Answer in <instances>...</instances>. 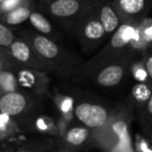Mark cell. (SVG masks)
<instances>
[{
    "mask_svg": "<svg viewBox=\"0 0 152 152\" xmlns=\"http://www.w3.org/2000/svg\"><path fill=\"white\" fill-rule=\"evenodd\" d=\"M34 46L41 54L48 58H52L57 54V47L55 46V44L43 37H38L34 40Z\"/></svg>",
    "mask_w": 152,
    "mask_h": 152,
    "instance_id": "6",
    "label": "cell"
},
{
    "mask_svg": "<svg viewBox=\"0 0 152 152\" xmlns=\"http://www.w3.org/2000/svg\"><path fill=\"white\" fill-rule=\"evenodd\" d=\"M20 2V0H5L2 3V7L4 10H12L14 7H16V5H18Z\"/></svg>",
    "mask_w": 152,
    "mask_h": 152,
    "instance_id": "19",
    "label": "cell"
},
{
    "mask_svg": "<svg viewBox=\"0 0 152 152\" xmlns=\"http://www.w3.org/2000/svg\"><path fill=\"white\" fill-rule=\"evenodd\" d=\"M25 106V99L20 94L11 93L5 95L0 101V110H2L3 114H7L9 116L17 115Z\"/></svg>",
    "mask_w": 152,
    "mask_h": 152,
    "instance_id": "2",
    "label": "cell"
},
{
    "mask_svg": "<svg viewBox=\"0 0 152 152\" xmlns=\"http://www.w3.org/2000/svg\"><path fill=\"white\" fill-rule=\"evenodd\" d=\"M12 41H13V36H12L11 31L4 26L0 25V45L7 46L11 44Z\"/></svg>",
    "mask_w": 152,
    "mask_h": 152,
    "instance_id": "18",
    "label": "cell"
},
{
    "mask_svg": "<svg viewBox=\"0 0 152 152\" xmlns=\"http://www.w3.org/2000/svg\"><path fill=\"white\" fill-rule=\"evenodd\" d=\"M9 122V115L7 114H2L0 115V128H4L5 124Z\"/></svg>",
    "mask_w": 152,
    "mask_h": 152,
    "instance_id": "21",
    "label": "cell"
},
{
    "mask_svg": "<svg viewBox=\"0 0 152 152\" xmlns=\"http://www.w3.org/2000/svg\"><path fill=\"white\" fill-rule=\"evenodd\" d=\"M28 16H29L28 10L19 9V10H17V11L13 12V13L9 16L7 21H9V23H11V24H18V23H21V22H23L24 20L27 19Z\"/></svg>",
    "mask_w": 152,
    "mask_h": 152,
    "instance_id": "13",
    "label": "cell"
},
{
    "mask_svg": "<svg viewBox=\"0 0 152 152\" xmlns=\"http://www.w3.org/2000/svg\"><path fill=\"white\" fill-rule=\"evenodd\" d=\"M38 127H39L40 129H46V128H47L46 124H45L44 121H43L42 119H40V120L38 121Z\"/></svg>",
    "mask_w": 152,
    "mask_h": 152,
    "instance_id": "23",
    "label": "cell"
},
{
    "mask_svg": "<svg viewBox=\"0 0 152 152\" xmlns=\"http://www.w3.org/2000/svg\"><path fill=\"white\" fill-rule=\"evenodd\" d=\"M78 10V2L76 0H57L51 5V12L56 16L73 15Z\"/></svg>",
    "mask_w": 152,
    "mask_h": 152,
    "instance_id": "4",
    "label": "cell"
},
{
    "mask_svg": "<svg viewBox=\"0 0 152 152\" xmlns=\"http://www.w3.org/2000/svg\"><path fill=\"white\" fill-rule=\"evenodd\" d=\"M120 3L126 13L137 14L144 7L145 0H121Z\"/></svg>",
    "mask_w": 152,
    "mask_h": 152,
    "instance_id": "8",
    "label": "cell"
},
{
    "mask_svg": "<svg viewBox=\"0 0 152 152\" xmlns=\"http://www.w3.org/2000/svg\"><path fill=\"white\" fill-rule=\"evenodd\" d=\"M137 76L139 77L140 79H144V76H145V73H144L143 71H139L137 74Z\"/></svg>",
    "mask_w": 152,
    "mask_h": 152,
    "instance_id": "25",
    "label": "cell"
},
{
    "mask_svg": "<svg viewBox=\"0 0 152 152\" xmlns=\"http://www.w3.org/2000/svg\"><path fill=\"white\" fill-rule=\"evenodd\" d=\"M0 86L5 91H14V89H15V78H14V76L9 73L0 74Z\"/></svg>",
    "mask_w": 152,
    "mask_h": 152,
    "instance_id": "14",
    "label": "cell"
},
{
    "mask_svg": "<svg viewBox=\"0 0 152 152\" xmlns=\"http://www.w3.org/2000/svg\"><path fill=\"white\" fill-rule=\"evenodd\" d=\"M135 30L132 27L127 25H123L119 28L112 40V45L114 47H122L126 45L130 40H132L135 37Z\"/></svg>",
    "mask_w": 152,
    "mask_h": 152,
    "instance_id": "5",
    "label": "cell"
},
{
    "mask_svg": "<svg viewBox=\"0 0 152 152\" xmlns=\"http://www.w3.org/2000/svg\"><path fill=\"white\" fill-rule=\"evenodd\" d=\"M123 75V70L119 66H110L107 67L99 74L98 81L102 86H115L119 83Z\"/></svg>",
    "mask_w": 152,
    "mask_h": 152,
    "instance_id": "3",
    "label": "cell"
},
{
    "mask_svg": "<svg viewBox=\"0 0 152 152\" xmlns=\"http://www.w3.org/2000/svg\"><path fill=\"white\" fill-rule=\"evenodd\" d=\"M110 152H134L131 147L130 140H119V143Z\"/></svg>",
    "mask_w": 152,
    "mask_h": 152,
    "instance_id": "17",
    "label": "cell"
},
{
    "mask_svg": "<svg viewBox=\"0 0 152 152\" xmlns=\"http://www.w3.org/2000/svg\"><path fill=\"white\" fill-rule=\"evenodd\" d=\"M133 96L140 101H145L150 97V91L144 85H137L133 88Z\"/></svg>",
    "mask_w": 152,
    "mask_h": 152,
    "instance_id": "15",
    "label": "cell"
},
{
    "mask_svg": "<svg viewBox=\"0 0 152 152\" xmlns=\"http://www.w3.org/2000/svg\"><path fill=\"white\" fill-rule=\"evenodd\" d=\"M64 152H65V151H64Z\"/></svg>",
    "mask_w": 152,
    "mask_h": 152,
    "instance_id": "28",
    "label": "cell"
},
{
    "mask_svg": "<svg viewBox=\"0 0 152 152\" xmlns=\"http://www.w3.org/2000/svg\"><path fill=\"white\" fill-rule=\"evenodd\" d=\"M22 152H27V151H22Z\"/></svg>",
    "mask_w": 152,
    "mask_h": 152,
    "instance_id": "26",
    "label": "cell"
},
{
    "mask_svg": "<svg viewBox=\"0 0 152 152\" xmlns=\"http://www.w3.org/2000/svg\"><path fill=\"white\" fill-rule=\"evenodd\" d=\"M113 128L118 134L119 140H130L128 130H127V126L124 122H117L116 124H114Z\"/></svg>",
    "mask_w": 152,
    "mask_h": 152,
    "instance_id": "16",
    "label": "cell"
},
{
    "mask_svg": "<svg viewBox=\"0 0 152 152\" xmlns=\"http://www.w3.org/2000/svg\"><path fill=\"white\" fill-rule=\"evenodd\" d=\"M146 68H147V72H148V74H149V76L152 77V57H150V58L147 61Z\"/></svg>",
    "mask_w": 152,
    "mask_h": 152,
    "instance_id": "22",
    "label": "cell"
},
{
    "mask_svg": "<svg viewBox=\"0 0 152 152\" xmlns=\"http://www.w3.org/2000/svg\"><path fill=\"white\" fill-rule=\"evenodd\" d=\"M71 106H72V100L71 99H66L65 101L63 102V104H61V110H63V112H69L70 110H71Z\"/></svg>",
    "mask_w": 152,
    "mask_h": 152,
    "instance_id": "20",
    "label": "cell"
},
{
    "mask_svg": "<svg viewBox=\"0 0 152 152\" xmlns=\"http://www.w3.org/2000/svg\"><path fill=\"white\" fill-rule=\"evenodd\" d=\"M76 115L79 120L90 127H98L105 123L107 115L103 107L99 105L83 103L76 108Z\"/></svg>",
    "mask_w": 152,
    "mask_h": 152,
    "instance_id": "1",
    "label": "cell"
},
{
    "mask_svg": "<svg viewBox=\"0 0 152 152\" xmlns=\"http://www.w3.org/2000/svg\"><path fill=\"white\" fill-rule=\"evenodd\" d=\"M88 135V131L83 128H74L69 131L67 135V140L74 145H79L86 140Z\"/></svg>",
    "mask_w": 152,
    "mask_h": 152,
    "instance_id": "10",
    "label": "cell"
},
{
    "mask_svg": "<svg viewBox=\"0 0 152 152\" xmlns=\"http://www.w3.org/2000/svg\"><path fill=\"white\" fill-rule=\"evenodd\" d=\"M101 20L105 31H113L118 26V18L116 17L113 10L108 7H103V10H102Z\"/></svg>",
    "mask_w": 152,
    "mask_h": 152,
    "instance_id": "7",
    "label": "cell"
},
{
    "mask_svg": "<svg viewBox=\"0 0 152 152\" xmlns=\"http://www.w3.org/2000/svg\"><path fill=\"white\" fill-rule=\"evenodd\" d=\"M104 27L101 23L97 21H93L91 23L88 24V26L86 27V34L88 38L91 39H98L101 38L104 34Z\"/></svg>",
    "mask_w": 152,
    "mask_h": 152,
    "instance_id": "9",
    "label": "cell"
},
{
    "mask_svg": "<svg viewBox=\"0 0 152 152\" xmlns=\"http://www.w3.org/2000/svg\"><path fill=\"white\" fill-rule=\"evenodd\" d=\"M12 51H13L14 56L22 61H27L28 57H29V49L24 43H14L13 46H12Z\"/></svg>",
    "mask_w": 152,
    "mask_h": 152,
    "instance_id": "11",
    "label": "cell"
},
{
    "mask_svg": "<svg viewBox=\"0 0 152 152\" xmlns=\"http://www.w3.org/2000/svg\"><path fill=\"white\" fill-rule=\"evenodd\" d=\"M148 110H149V112L152 114V96L150 97L149 102H148Z\"/></svg>",
    "mask_w": 152,
    "mask_h": 152,
    "instance_id": "24",
    "label": "cell"
},
{
    "mask_svg": "<svg viewBox=\"0 0 152 152\" xmlns=\"http://www.w3.org/2000/svg\"><path fill=\"white\" fill-rule=\"evenodd\" d=\"M0 1H1V0H0Z\"/></svg>",
    "mask_w": 152,
    "mask_h": 152,
    "instance_id": "27",
    "label": "cell"
},
{
    "mask_svg": "<svg viewBox=\"0 0 152 152\" xmlns=\"http://www.w3.org/2000/svg\"><path fill=\"white\" fill-rule=\"evenodd\" d=\"M30 21L36 26V28H38L39 30L45 32V34H47V32H49L51 30L49 22L43 16H41L40 14H32L30 16Z\"/></svg>",
    "mask_w": 152,
    "mask_h": 152,
    "instance_id": "12",
    "label": "cell"
}]
</instances>
